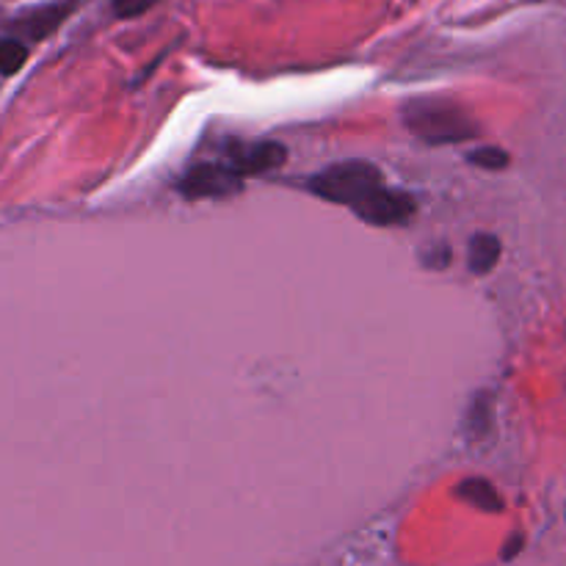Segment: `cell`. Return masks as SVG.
Returning <instances> with one entry per match:
<instances>
[{"instance_id": "obj_8", "label": "cell", "mask_w": 566, "mask_h": 566, "mask_svg": "<svg viewBox=\"0 0 566 566\" xmlns=\"http://www.w3.org/2000/svg\"><path fill=\"white\" fill-rule=\"evenodd\" d=\"M28 61V44L17 36H0V75H17Z\"/></svg>"}, {"instance_id": "obj_2", "label": "cell", "mask_w": 566, "mask_h": 566, "mask_svg": "<svg viewBox=\"0 0 566 566\" xmlns=\"http://www.w3.org/2000/svg\"><path fill=\"white\" fill-rule=\"evenodd\" d=\"M403 125L426 144H462L481 136V127L462 105L446 97L409 99L401 108Z\"/></svg>"}, {"instance_id": "obj_9", "label": "cell", "mask_w": 566, "mask_h": 566, "mask_svg": "<svg viewBox=\"0 0 566 566\" xmlns=\"http://www.w3.org/2000/svg\"><path fill=\"white\" fill-rule=\"evenodd\" d=\"M468 160L473 166H481V169H486V171H501V169H506L509 160L512 158H509L506 149H501V147H481V149H475V153H470Z\"/></svg>"}, {"instance_id": "obj_4", "label": "cell", "mask_w": 566, "mask_h": 566, "mask_svg": "<svg viewBox=\"0 0 566 566\" xmlns=\"http://www.w3.org/2000/svg\"><path fill=\"white\" fill-rule=\"evenodd\" d=\"M285 160L287 149L276 142H235V138H232L224 147V164L230 166L241 180L280 169Z\"/></svg>"}, {"instance_id": "obj_7", "label": "cell", "mask_w": 566, "mask_h": 566, "mask_svg": "<svg viewBox=\"0 0 566 566\" xmlns=\"http://www.w3.org/2000/svg\"><path fill=\"white\" fill-rule=\"evenodd\" d=\"M457 495L462 497V501H468L470 506L481 509V512H490V514L503 512V497L497 495V490L486 479L462 481L457 490Z\"/></svg>"}, {"instance_id": "obj_6", "label": "cell", "mask_w": 566, "mask_h": 566, "mask_svg": "<svg viewBox=\"0 0 566 566\" xmlns=\"http://www.w3.org/2000/svg\"><path fill=\"white\" fill-rule=\"evenodd\" d=\"M501 252L503 247L501 241H497V235H492V232H475L468 243L470 271L479 276L490 274V271L497 265V260H501Z\"/></svg>"}, {"instance_id": "obj_1", "label": "cell", "mask_w": 566, "mask_h": 566, "mask_svg": "<svg viewBox=\"0 0 566 566\" xmlns=\"http://www.w3.org/2000/svg\"><path fill=\"white\" fill-rule=\"evenodd\" d=\"M310 191L318 199L354 210L357 219L374 227H403L412 221V193L390 188L379 166L368 160H340L310 177Z\"/></svg>"}, {"instance_id": "obj_11", "label": "cell", "mask_w": 566, "mask_h": 566, "mask_svg": "<svg viewBox=\"0 0 566 566\" xmlns=\"http://www.w3.org/2000/svg\"><path fill=\"white\" fill-rule=\"evenodd\" d=\"M520 547H523V536H512V542H509L506 551H503V558H514L520 553Z\"/></svg>"}, {"instance_id": "obj_5", "label": "cell", "mask_w": 566, "mask_h": 566, "mask_svg": "<svg viewBox=\"0 0 566 566\" xmlns=\"http://www.w3.org/2000/svg\"><path fill=\"white\" fill-rule=\"evenodd\" d=\"M75 6L77 0H59V3L39 6V9L28 11V14H22L20 20H14V31L20 33L22 39H28V42L48 39L50 33H55L61 25H64V20L75 11Z\"/></svg>"}, {"instance_id": "obj_10", "label": "cell", "mask_w": 566, "mask_h": 566, "mask_svg": "<svg viewBox=\"0 0 566 566\" xmlns=\"http://www.w3.org/2000/svg\"><path fill=\"white\" fill-rule=\"evenodd\" d=\"M155 6V0H111V9H114L116 17L122 20H133V17L147 14Z\"/></svg>"}, {"instance_id": "obj_3", "label": "cell", "mask_w": 566, "mask_h": 566, "mask_svg": "<svg viewBox=\"0 0 566 566\" xmlns=\"http://www.w3.org/2000/svg\"><path fill=\"white\" fill-rule=\"evenodd\" d=\"M177 191L186 199H227L243 191V180L224 160H202L182 171Z\"/></svg>"}]
</instances>
